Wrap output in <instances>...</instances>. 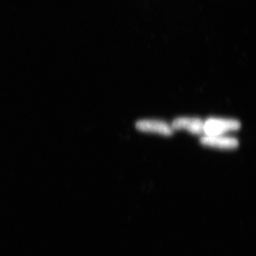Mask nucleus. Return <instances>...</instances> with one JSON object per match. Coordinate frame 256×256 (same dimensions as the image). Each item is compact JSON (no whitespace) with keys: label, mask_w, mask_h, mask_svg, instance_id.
Returning a JSON list of instances; mask_svg holds the SVG:
<instances>
[{"label":"nucleus","mask_w":256,"mask_h":256,"mask_svg":"<svg viewBox=\"0 0 256 256\" xmlns=\"http://www.w3.org/2000/svg\"><path fill=\"white\" fill-rule=\"evenodd\" d=\"M242 124L234 119L210 118L204 122V133L206 136H223L230 131L240 129Z\"/></svg>","instance_id":"obj_1"},{"label":"nucleus","mask_w":256,"mask_h":256,"mask_svg":"<svg viewBox=\"0 0 256 256\" xmlns=\"http://www.w3.org/2000/svg\"><path fill=\"white\" fill-rule=\"evenodd\" d=\"M136 128L143 132L156 133L164 136H172L174 130L169 124L156 120H143L138 121Z\"/></svg>","instance_id":"obj_2"},{"label":"nucleus","mask_w":256,"mask_h":256,"mask_svg":"<svg viewBox=\"0 0 256 256\" xmlns=\"http://www.w3.org/2000/svg\"><path fill=\"white\" fill-rule=\"evenodd\" d=\"M203 146L222 150H234L238 148L239 142L235 138L227 136H205L201 139Z\"/></svg>","instance_id":"obj_4"},{"label":"nucleus","mask_w":256,"mask_h":256,"mask_svg":"<svg viewBox=\"0 0 256 256\" xmlns=\"http://www.w3.org/2000/svg\"><path fill=\"white\" fill-rule=\"evenodd\" d=\"M171 127L173 130H186L192 134H202L204 130V122L198 118H180L174 120Z\"/></svg>","instance_id":"obj_3"}]
</instances>
